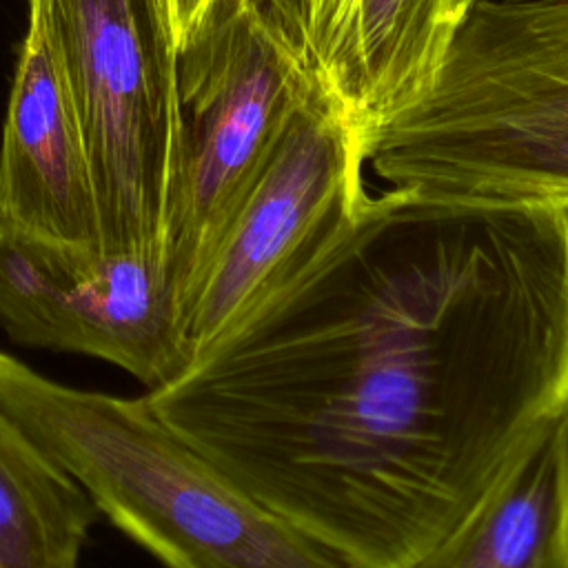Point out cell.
<instances>
[{
    "label": "cell",
    "instance_id": "5bb4252c",
    "mask_svg": "<svg viewBox=\"0 0 568 568\" xmlns=\"http://www.w3.org/2000/svg\"><path fill=\"white\" fill-rule=\"evenodd\" d=\"M477 0H450V9H453V16L457 18V22H462L464 13L475 4Z\"/></svg>",
    "mask_w": 568,
    "mask_h": 568
},
{
    "label": "cell",
    "instance_id": "4fadbf2b",
    "mask_svg": "<svg viewBox=\"0 0 568 568\" xmlns=\"http://www.w3.org/2000/svg\"><path fill=\"white\" fill-rule=\"evenodd\" d=\"M291 51L306 42L317 0H253Z\"/></svg>",
    "mask_w": 568,
    "mask_h": 568
},
{
    "label": "cell",
    "instance_id": "7a4b0ae2",
    "mask_svg": "<svg viewBox=\"0 0 568 568\" xmlns=\"http://www.w3.org/2000/svg\"><path fill=\"white\" fill-rule=\"evenodd\" d=\"M0 406L166 568H353L162 422L146 395L73 388L0 348Z\"/></svg>",
    "mask_w": 568,
    "mask_h": 568
},
{
    "label": "cell",
    "instance_id": "7c38bea8",
    "mask_svg": "<svg viewBox=\"0 0 568 568\" xmlns=\"http://www.w3.org/2000/svg\"><path fill=\"white\" fill-rule=\"evenodd\" d=\"M153 4L173 53L182 55L197 38L220 0H153Z\"/></svg>",
    "mask_w": 568,
    "mask_h": 568
},
{
    "label": "cell",
    "instance_id": "52a82bcc",
    "mask_svg": "<svg viewBox=\"0 0 568 568\" xmlns=\"http://www.w3.org/2000/svg\"><path fill=\"white\" fill-rule=\"evenodd\" d=\"M0 326L24 346L115 364L149 390L191 366L160 262L64 248L2 222Z\"/></svg>",
    "mask_w": 568,
    "mask_h": 568
},
{
    "label": "cell",
    "instance_id": "ba28073f",
    "mask_svg": "<svg viewBox=\"0 0 568 568\" xmlns=\"http://www.w3.org/2000/svg\"><path fill=\"white\" fill-rule=\"evenodd\" d=\"M0 222L64 248L100 253L91 164L42 0H29L2 131Z\"/></svg>",
    "mask_w": 568,
    "mask_h": 568
},
{
    "label": "cell",
    "instance_id": "9c48e42d",
    "mask_svg": "<svg viewBox=\"0 0 568 568\" xmlns=\"http://www.w3.org/2000/svg\"><path fill=\"white\" fill-rule=\"evenodd\" d=\"M457 24L450 0H344L320 87L362 138L433 87Z\"/></svg>",
    "mask_w": 568,
    "mask_h": 568
},
{
    "label": "cell",
    "instance_id": "8fae6325",
    "mask_svg": "<svg viewBox=\"0 0 568 568\" xmlns=\"http://www.w3.org/2000/svg\"><path fill=\"white\" fill-rule=\"evenodd\" d=\"M98 506L0 406V568H78Z\"/></svg>",
    "mask_w": 568,
    "mask_h": 568
},
{
    "label": "cell",
    "instance_id": "3957f363",
    "mask_svg": "<svg viewBox=\"0 0 568 568\" xmlns=\"http://www.w3.org/2000/svg\"><path fill=\"white\" fill-rule=\"evenodd\" d=\"M359 142L390 189L568 206V0H477L433 87Z\"/></svg>",
    "mask_w": 568,
    "mask_h": 568
},
{
    "label": "cell",
    "instance_id": "30bf717a",
    "mask_svg": "<svg viewBox=\"0 0 568 568\" xmlns=\"http://www.w3.org/2000/svg\"><path fill=\"white\" fill-rule=\"evenodd\" d=\"M410 568H568V413Z\"/></svg>",
    "mask_w": 568,
    "mask_h": 568
},
{
    "label": "cell",
    "instance_id": "9a60e30c",
    "mask_svg": "<svg viewBox=\"0 0 568 568\" xmlns=\"http://www.w3.org/2000/svg\"><path fill=\"white\" fill-rule=\"evenodd\" d=\"M506 2H541V0H506Z\"/></svg>",
    "mask_w": 568,
    "mask_h": 568
},
{
    "label": "cell",
    "instance_id": "5b68a950",
    "mask_svg": "<svg viewBox=\"0 0 568 568\" xmlns=\"http://www.w3.org/2000/svg\"><path fill=\"white\" fill-rule=\"evenodd\" d=\"M91 164L100 253L162 264L180 153L178 55L153 0H42Z\"/></svg>",
    "mask_w": 568,
    "mask_h": 568
},
{
    "label": "cell",
    "instance_id": "6da1fadb",
    "mask_svg": "<svg viewBox=\"0 0 568 568\" xmlns=\"http://www.w3.org/2000/svg\"><path fill=\"white\" fill-rule=\"evenodd\" d=\"M149 406L353 568H410L568 413V206L390 189Z\"/></svg>",
    "mask_w": 568,
    "mask_h": 568
},
{
    "label": "cell",
    "instance_id": "277c9868",
    "mask_svg": "<svg viewBox=\"0 0 568 568\" xmlns=\"http://www.w3.org/2000/svg\"><path fill=\"white\" fill-rule=\"evenodd\" d=\"M315 80L253 0H220L178 55L180 153L162 271L182 311Z\"/></svg>",
    "mask_w": 568,
    "mask_h": 568
},
{
    "label": "cell",
    "instance_id": "8992f818",
    "mask_svg": "<svg viewBox=\"0 0 568 568\" xmlns=\"http://www.w3.org/2000/svg\"><path fill=\"white\" fill-rule=\"evenodd\" d=\"M359 133L317 82L273 153L182 311L191 362L302 277L366 202Z\"/></svg>",
    "mask_w": 568,
    "mask_h": 568
}]
</instances>
